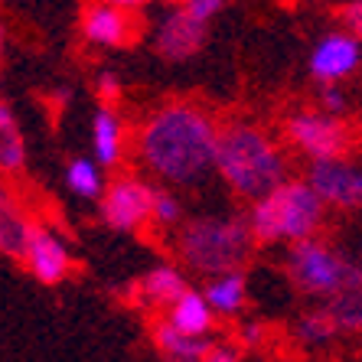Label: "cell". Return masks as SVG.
Segmentation results:
<instances>
[{"mask_svg": "<svg viewBox=\"0 0 362 362\" xmlns=\"http://www.w3.org/2000/svg\"><path fill=\"white\" fill-rule=\"evenodd\" d=\"M219 124L193 101H170L137 131V160L170 189H193L206 183L216 163Z\"/></svg>", "mask_w": 362, "mask_h": 362, "instance_id": "6da1fadb", "label": "cell"}, {"mask_svg": "<svg viewBox=\"0 0 362 362\" xmlns=\"http://www.w3.org/2000/svg\"><path fill=\"white\" fill-rule=\"evenodd\" d=\"M212 173L238 196V199H262L274 186H281L287 177V157L278 144L264 134L262 127L235 124L219 127L216 137V163Z\"/></svg>", "mask_w": 362, "mask_h": 362, "instance_id": "7a4b0ae2", "label": "cell"}, {"mask_svg": "<svg viewBox=\"0 0 362 362\" xmlns=\"http://www.w3.org/2000/svg\"><path fill=\"white\" fill-rule=\"evenodd\" d=\"M323 219L327 206L317 199L307 180H284L245 212L255 245H294L313 238L323 228Z\"/></svg>", "mask_w": 362, "mask_h": 362, "instance_id": "3957f363", "label": "cell"}, {"mask_svg": "<svg viewBox=\"0 0 362 362\" xmlns=\"http://www.w3.org/2000/svg\"><path fill=\"white\" fill-rule=\"evenodd\" d=\"M252 252L255 238L245 226V216H196L177 232L180 262L202 278L242 271Z\"/></svg>", "mask_w": 362, "mask_h": 362, "instance_id": "277c9868", "label": "cell"}, {"mask_svg": "<svg viewBox=\"0 0 362 362\" xmlns=\"http://www.w3.org/2000/svg\"><path fill=\"white\" fill-rule=\"evenodd\" d=\"M287 274L297 284V291L310 297H329L343 294V291H359L362 287V262L339 255L329 248L323 238H303L287 248Z\"/></svg>", "mask_w": 362, "mask_h": 362, "instance_id": "5b68a950", "label": "cell"}, {"mask_svg": "<svg viewBox=\"0 0 362 362\" xmlns=\"http://www.w3.org/2000/svg\"><path fill=\"white\" fill-rule=\"evenodd\" d=\"M287 141L294 144V151L303 153L310 163L317 160H333V157H346L349 151V127L333 115L323 111H297L284 124Z\"/></svg>", "mask_w": 362, "mask_h": 362, "instance_id": "8992f818", "label": "cell"}, {"mask_svg": "<svg viewBox=\"0 0 362 362\" xmlns=\"http://www.w3.org/2000/svg\"><path fill=\"white\" fill-rule=\"evenodd\" d=\"M101 206L98 216L101 222L115 232H141L151 222V199L153 186H147L141 177H115L105 189H101Z\"/></svg>", "mask_w": 362, "mask_h": 362, "instance_id": "52a82bcc", "label": "cell"}, {"mask_svg": "<svg viewBox=\"0 0 362 362\" xmlns=\"http://www.w3.org/2000/svg\"><path fill=\"white\" fill-rule=\"evenodd\" d=\"M307 186L327 209L362 212V160L353 157H333L317 160L307 170Z\"/></svg>", "mask_w": 362, "mask_h": 362, "instance_id": "ba28073f", "label": "cell"}, {"mask_svg": "<svg viewBox=\"0 0 362 362\" xmlns=\"http://www.w3.org/2000/svg\"><path fill=\"white\" fill-rule=\"evenodd\" d=\"M17 258L23 262V268L33 274L36 284H42V287L66 284L69 274L76 271V262H72L66 242L56 235V228L42 226V222H30L23 248H20Z\"/></svg>", "mask_w": 362, "mask_h": 362, "instance_id": "9c48e42d", "label": "cell"}, {"mask_svg": "<svg viewBox=\"0 0 362 362\" xmlns=\"http://www.w3.org/2000/svg\"><path fill=\"white\" fill-rule=\"evenodd\" d=\"M359 62H362V46L349 33H327L310 52V72L320 85L327 82L343 85V78L353 76Z\"/></svg>", "mask_w": 362, "mask_h": 362, "instance_id": "30bf717a", "label": "cell"}, {"mask_svg": "<svg viewBox=\"0 0 362 362\" xmlns=\"http://www.w3.org/2000/svg\"><path fill=\"white\" fill-rule=\"evenodd\" d=\"M202 42H206V26L189 20L183 10L170 13V17L160 23L157 36H153L157 52H160L163 59H173V62L196 56V52L202 49Z\"/></svg>", "mask_w": 362, "mask_h": 362, "instance_id": "8fae6325", "label": "cell"}, {"mask_svg": "<svg viewBox=\"0 0 362 362\" xmlns=\"http://www.w3.org/2000/svg\"><path fill=\"white\" fill-rule=\"evenodd\" d=\"M82 33L88 42L95 46H121V42L131 40L134 33V23L127 17V10L108 7V4H88L82 13Z\"/></svg>", "mask_w": 362, "mask_h": 362, "instance_id": "7c38bea8", "label": "cell"}, {"mask_svg": "<svg viewBox=\"0 0 362 362\" xmlns=\"http://www.w3.org/2000/svg\"><path fill=\"white\" fill-rule=\"evenodd\" d=\"M186 291V278L183 271L173 268V264H160V268L147 271L141 281L134 284L131 297H134L137 307H151V310H167L170 303L177 300Z\"/></svg>", "mask_w": 362, "mask_h": 362, "instance_id": "4fadbf2b", "label": "cell"}, {"mask_svg": "<svg viewBox=\"0 0 362 362\" xmlns=\"http://www.w3.org/2000/svg\"><path fill=\"white\" fill-rule=\"evenodd\" d=\"M202 300L209 303L212 317H242L248 303V281L242 271H226L206 281Z\"/></svg>", "mask_w": 362, "mask_h": 362, "instance_id": "5bb4252c", "label": "cell"}, {"mask_svg": "<svg viewBox=\"0 0 362 362\" xmlns=\"http://www.w3.org/2000/svg\"><path fill=\"white\" fill-rule=\"evenodd\" d=\"M167 310H170L167 323L173 329H180L183 337H202L206 339L212 333V327H216V317H212L209 303L202 300L199 291H189V287H186L177 300L170 303Z\"/></svg>", "mask_w": 362, "mask_h": 362, "instance_id": "9a60e30c", "label": "cell"}, {"mask_svg": "<svg viewBox=\"0 0 362 362\" xmlns=\"http://www.w3.org/2000/svg\"><path fill=\"white\" fill-rule=\"evenodd\" d=\"M151 339H153V349H157L167 362H202V356L209 349V339L183 337L180 329L170 327L167 317L151 323Z\"/></svg>", "mask_w": 362, "mask_h": 362, "instance_id": "2e32d148", "label": "cell"}, {"mask_svg": "<svg viewBox=\"0 0 362 362\" xmlns=\"http://www.w3.org/2000/svg\"><path fill=\"white\" fill-rule=\"evenodd\" d=\"M92 147H95V163L101 170L118 167L121 153H124V124L111 108H101L92 121Z\"/></svg>", "mask_w": 362, "mask_h": 362, "instance_id": "e0dca14e", "label": "cell"}, {"mask_svg": "<svg viewBox=\"0 0 362 362\" xmlns=\"http://www.w3.org/2000/svg\"><path fill=\"white\" fill-rule=\"evenodd\" d=\"M26 228H30V216L23 212L17 196L0 183V252L17 258L20 248H23Z\"/></svg>", "mask_w": 362, "mask_h": 362, "instance_id": "ac0fdd59", "label": "cell"}, {"mask_svg": "<svg viewBox=\"0 0 362 362\" xmlns=\"http://www.w3.org/2000/svg\"><path fill=\"white\" fill-rule=\"evenodd\" d=\"M26 163V141L10 105L0 101V173H20Z\"/></svg>", "mask_w": 362, "mask_h": 362, "instance_id": "d6986e66", "label": "cell"}, {"mask_svg": "<svg viewBox=\"0 0 362 362\" xmlns=\"http://www.w3.org/2000/svg\"><path fill=\"white\" fill-rule=\"evenodd\" d=\"M327 317L333 320L337 333H362V287L359 291H343V294L327 300Z\"/></svg>", "mask_w": 362, "mask_h": 362, "instance_id": "ffe728a7", "label": "cell"}, {"mask_svg": "<svg viewBox=\"0 0 362 362\" xmlns=\"http://www.w3.org/2000/svg\"><path fill=\"white\" fill-rule=\"evenodd\" d=\"M66 183L82 199H98L101 189H105V173H101V167L92 157H76L66 167Z\"/></svg>", "mask_w": 362, "mask_h": 362, "instance_id": "44dd1931", "label": "cell"}, {"mask_svg": "<svg viewBox=\"0 0 362 362\" xmlns=\"http://www.w3.org/2000/svg\"><path fill=\"white\" fill-rule=\"evenodd\" d=\"M337 337L339 333L333 327V320L327 317V310H310V313H303V317H297V323H294V339L300 346H307V349H323V346H329Z\"/></svg>", "mask_w": 362, "mask_h": 362, "instance_id": "7402d4cb", "label": "cell"}, {"mask_svg": "<svg viewBox=\"0 0 362 362\" xmlns=\"http://www.w3.org/2000/svg\"><path fill=\"white\" fill-rule=\"evenodd\" d=\"M151 222H157L160 228L170 226H180L183 222V199H180L170 186H160L153 189V199H151Z\"/></svg>", "mask_w": 362, "mask_h": 362, "instance_id": "603a6c76", "label": "cell"}, {"mask_svg": "<svg viewBox=\"0 0 362 362\" xmlns=\"http://www.w3.org/2000/svg\"><path fill=\"white\" fill-rule=\"evenodd\" d=\"M346 108H349V98H346L343 85H337V82L320 85V111H323V115H333V118H339Z\"/></svg>", "mask_w": 362, "mask_h": 362, "instance_id": "cb8c5ba5", "label": "cell"}, {"mask_svg": "<svg viewBox=\"0 0 362 362\" xmlns=\"http://www.w3.org/2000/svg\"><path fill=\"white\" fill-rule=\"evenodd\" d=\"M226 7V0H183V13L189 20H196V23H209L219 10Z\"/></svg>", "mask_w": 362, "mask_h": 362, "instance_id": "d4e9b609", "label": "cell"}, {"mask_svg": "<svg viewBox=\"0 0 362 362\" xmlns=\"http://www.w3.org/2000/svg\"><path fill=\"white\" fill-rule=\"evenodd\" d=\"M339 17H343V33H349L353 40L362 42V0H349Z\"/></svg>", "mask_w": 362, "mask_h": 362, "instance_id": "484cf974", "label": "cell"}, {"mask_svg": "<svg viewBox=\"0 0 362 362\" xmlns=\"http://www.w3.org/2000/svg\"><path fill=\"white\" fill-rule=\"evenodd\" d=\"M202 362H242V353H238L235 346H228V343H209V349H206Z\"/></svg>", "mask_w": 362, "mask_h": 362, "instance_id": "4316f807", "label": "cell"}, {"mask_svg": "<svg viewBox=\"0 0 362 362\" xmlns=\"http://www.w3.org/2000/svg\"><path fill=\"white\" fill-rule=\"evenodd\" d=\"M98 98L108 101V105L121 98V82H118V76H115V72H101V76H98Z\"/></svg>", "mask_w": 362, "mask_h": 362, "instance_id": "83f0119b", "label": "cell"}, {"mask_svg": "<svg viewBox=\"0 0 362 362\" xmlns=\"http://www.w3.org/2000/svg\"><path fill=\"white\" fill-rule=\"evenodd\" d=\"M238 343L248 346V349H258V346L264 343V327L262 323H245V327L238 329Z\"/></svg>", "mask_w": 362, "mask_h": 362, "instance_id": "f1b7e54d", "label": "cell"}, {"mask_svg": "<svg viewBox=\"0 0 362 362\" xmlns=\"http://www.w3.org/2000/svg\"><path fill=\"white\" fill-rule=\"evenodd\" d=\"M98 4H108V7H118V10H134V7H144L147 0H98Z\"/></svg>", "mask_w": 362, "mask_h": 362, "instance_id": "f546056e", "label": "cell"}, {"mask_svg": "<svg viewBox=\"0 0 362 362\" xmlns=\"http://www.w3.org/2000/svg\"><path fill=\"white\" fill-rule=\"evenodd\" d=\"M0 52H4V30H0Z\"/></svg>", "mask_w": 362, "mask_h": 362, "instance_id": "4dcf8cb0", "label": "cell"}, {"mask_svg": "<svg viewBox=\"0 0 362 362\" xmlns=\"http://www.w3.org/2000/svg\"><path fill=\"white\" fill-rule=\"evenodd\" d=\"M167 4H183V0H167Z\"/></svg>", "mask_w": 362, "mask_h": 362, "instance_id": "1f68e13d", "label": "cell"}]
</instances>
